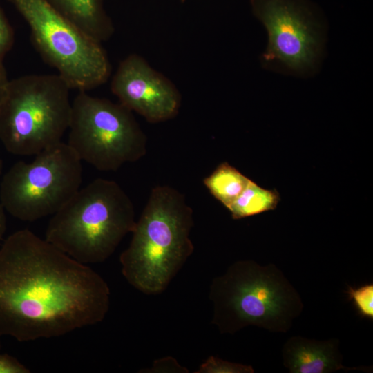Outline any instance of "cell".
<instances>
[{"mask_svg":"<svg viewBox=\"0 0 373 373\" xmlns=\"http://www.w3.org/2000/svg\"><path fill=\"white\" fill-rule=\"evenodd\" d=\"M250 180L236 168L224 162L204 178L203 184L210 193L227 208L244 191Z\"/></svg>","mask_w":373,"mask_h":373,"instance_id":"cell-13","label":"cell"},{"mask_svg":"<svg viewBox=\"0 0 373 373\" xmlns=\"http://www.w3.org/2000/svg\"><path fill=\"white\" fill-rule=\"evenodd\" d=\"M70 89L58 74L9 80L0 102V142L6 150L35 155L61 142L70 120Z\"/></svg>","mask_w":373,"mask_h":373,"instance_id":"cell-5","label":"cell"},{"mask_svg":"<svg viewBox=\"0 0 373 373\" xmlns=\"http://www.w3.org/2000/svg\"><path fill=\"white\" fill-rule=\"evenodd\" d=\"M345 294L361 317L373 320V283L357 287L348 285Z\"/></svg>","mask_w":373,"mask_h":373,"instance_id":"cell-15","label":"cell"},{"mask_svg":"<svg viewBox=\"0 0 373 373\" xmlns=\"http://www.w3.org/2000/svg\"><path fill=\"white\" fill-rule=\"evenodd\" d=\"M13 43V30L0 7V64H3V58L12 48Z\"/></svg>","mask_w":373,"mask_h":373,"instance_id":"cell-18","label":"cell"},{"mask_svg":"<svg viewBox=\"0 0 373 373\" xmlns=\"http://www.w3.org/2000/svg\"><path fill=\"white\" fill-rule=\"evenodd\" d=\"M45 239L82 264L105 261L134 229L133 204L115 181L97 178L52 215Z\"/></svg>","mask_w":373,"mask_h":373,"instance_id":"cell-4","label":"cell"},{"mask_svg":"<svg viewBox=\"0 0 373 373\" xmlns=\"http://www.w3.org/2000/svg\"><path fill=\"white\" fill-rule=\"evenodd\" d=\"M111 89L119 104L152 124L174 118L182 105V95L175 85L137 54L129 55L119 63Z\"/></svg>","mask_w":373,"mask_h":373,"instance_id":"cell-10","label":"cell"},{"mask_svg":"<svg viewBox=\"0 0 373 373\" xmlns=\"http://www.w3.org/2000/svg\"><path fill=\"white\" fill-rule=\"evenodd\" d=\"M282 357L284 366L290 373H330L339 370L372 372L370 367L344 366L337 338L317 341L291 336L282 348Z\"/></svg>","mask_w":373,"mask_h":373,"instance_id":"cell-11","label":"cell"},{"mask_svg":"<svg viewBox=\"0 0 373 373\" xmlns=\"http://www.w3.org/2000/svg\"><path fill=\"white\" fill-rule=\"evenodd\" d=\"M140 372L146 373H188L189 370L181 365L178 361L171 357L166 356L155 360L153 365Z\"/></svg>","mask_w":373,"mask_h":373,"instance_id":"cell-17","label":"cell"},{"mask_svg":"<svg viewBox=\"0 0 373 373\" xmlns=\"http://www.w3.org/2000/svg\"><path fill=\"white\" fill-rule=\"evenodd\" d=\"M3 166V160H2L1 156L0 155V177L1 176V174H2Z\"/></svg>","mask_w":373,"mask_h":373,"instance_id":"cell-22","label":"cell"},{"mask_svg":"<svg viewBox=\"0 0 373 373\" xmlns=\"http://www.w3.org/2000/svg\"><path fill=\"white\" fill-rule=\"evenodd\" d=\"M193 225V209L181 192L167 185L153 188L119 256L127 282L146 295L165 291L194 251Z\"/></svg>","mask_w":373,"mask_h":373,"instance_id":"cell-2","label":"cell"},{"mask_svg":"<svg viewBox=\"0 0 373 373\" xmlns=\"http://www.w3.org/2000/svg\"><path fill=\"white\" fill-rule=\"evenodd\" d=\"M195 373H254L251 365L224 361L216 356L207 358Z\"/></svg>","mask_w":373,"mask_h":373,"instance_id":"cell-16","label":"cell"},{"mask_svg":"<svg viewBox=\"0 0 373 373\" xmlns=\"http://www.w3.org/2000/svg\"><path fill=\"white\" fill-rule=\"evenodd\" d=\"M6 229V211L0 202V242L3 239Z\"/></svg>","mask_w":373,"mask_h":373,"instance_id":"cell-21","label":"cell"},{"mask_svg":"<svg viewBox=\"0 0 373 373\" xmlns=\"http://www.w3.org/2000/svg\"><path fill=\"white\" fill-rule=\"evenodd\" d=\"M68 145L82 161L115 171L146 153L147 137L119 103L79 91L72 102Z\"/></svg>","mask_w":373,"mask_h":373,"instance_id":"cell-8","label":"cell"},{"mask_svg":"<svg viewBox=\"0 0 373 373\" xmlns=\"http://www.w3.org/2000/svg\"><path fill=\"white\" fill-rule=\"evenodd\" d=\"M82 160L61 141L19 161L3 175L0 202L17 219L32 222L53 215L80 189Z\"/></svg>","mask_w":373,"mask_h":373,"instance_id":"cell-9","label":"cell"},{"mask_svg":"<svg viewBox=\"0 0 373 373\" xmlns=\"http://www.w3.org/2000/svg\"><path fill=\"white\" fill-rule=\"evenodd\" d=\"M30 370L15 358L0 354V373H29Z\"/></svg>","mask_w":373,"mask_h":373,"instance_id":"cell-19","label":"cell"},{"mask_svg":"<svg viewBox=\"0 0 373 373\" xmlns=\"http://www.w3.org/2000/svg\"><path fill=\"white\" fill-rule=\"evenodd\" d=\"M27 22L32 42L71 89L88 91L107 82L111 66L101 43L43 0H9Z\"/></svg>","mask_w":373,"mask_h":373,"instance_id":"cell-7","label":"cell"},{"mask_svg":"<svg viewBox=\"0 0 373 373\" xmlns=\"http://www.w3.org/2000/svg\"><path fill=\"white\" fill-rule=\"evenodd\" d=\"M280 200L276 189H266L251 180L240 195L227 209L233 220L274 210Z\"/></svg>","mask_w":373,"mask_h":373,"instance_id":"cell-14","label":"cell"},{"mask_svg":"<svg viewBox=\"0 0 373 373\" xmlns=\"http://www.w3.org/2000/svg\"><path fill=\"white\" fill-rule=\"evenodd\" d=\"M250 5L267 34L261 66L298 78L318 74L326 57L329 32L322 9L312 0H250Z\"/></svg>","mask_w":373,"mask_h":373,"instance_id":"cell-6","label":"cell"},{"mask_svg":"<svg viewBox=\"0 0 373 373\" xmlns=\"http://www.w3.org/2000/svg\"><path fill=\"white\" fill-rule=\"evenodd\" d=\"M110 289L87 265L28 229L0 246V334L19 341L59 337L104 320Z\"/></svg>","mask_w":373,"mask_h":373,"instance_id":"cell-1","label":"cell"},{"mask_svg":"<svg viewBox=\"0 0 373 373\" xmlns=\"http://www.w3.org/2000/svg\"><path fill=\"white\" fill-rule=\"evenodd\" d=\"M209 298L211 324L220 334H234L247 326L287 332L304 305L296 289L274 264L238 260L215 277Z\"/></svg>","mask_w":373,"mask_h":373,"instance_id":"cell-3","label":"cell"},{"mask_svg":"<svg viewBox=\"0 0 373 373\" xmlns=\"http://www.w3.org/2000/svg\"><path fill=\"white\" fill-rule=\"evenodd\" d=\"M53 10L102 43L115 28L104 8L105 0H43Z\"/></svg>","mask_w":373,"mask_h":373,"instance_id":"cell-12","label":"cell"},{"mask_svg":"<svg viewBox=\"0 0 373 373\" xmlns=\"http://www.w3.org/2000/svg\"><path fill=\"white\" fill-rule=\"evenodd\" d=\"M9 79L3 64H0V102L3 97Z\"/></svg>","mask_w":373,"mask_h":373,"instance_id":"cell-20","label":"cell"},{"mask_svg":"<svg viewBox=\"0 0 373 373\" xmlns=\"http://www.w3.org/2000/svg\"><path fill=\"white\" fill-rule=\"evenodd\" d=\"M2 335L0 334V338ZM0 347H1V340H0Z\"/></svg>","mask_w":373,"mask_h":373,"instance_id":"cell-23","label":"cell"}]
</instances>
